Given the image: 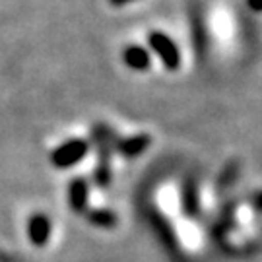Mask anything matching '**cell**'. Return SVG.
Segmentation results:
<instances>
[{"label":"cell","instance_id":"cell-1","mask_svg":"<svg viewBox=\"0 0 262 262\" xmlns=\"http://www.w3.org/2000/svg\"><path fill=\"white\" fill-rule=\"evenodd\" d=\"M94 138L97 142V169H95V185L97 187H109L111 183V148H115V134L109 126H95Z\"/></svg>","mask_w":262,"mask_h":262},{"label":"cell","instance_id":"cell-2","mask_svg":"<svg viewBox=\"0 0 262 262\" xmlns=\"http://www.w3.org/2000/svg\"><path fill=\"white\" fill-rule=\"evenodd\" d=\"M88 150H90V146H88L85 140H80V138L68 140V142H64L60 148H56V150L51 154V163L58 169L72 167L78 161L84 159Z\"/></svg>","mask_w":262,"mask_h":262},{"label":"cell","instance_id":"cell-3","mask_svg":"<svg viewBox=\"0 0 262 262\" xmlns=\"http://www.w3.org/2000/svg\"><path fill=\"white\" fill-rule=\"evenodd\" d=\"M148 43H150L151 51L159 56V60L163 62V66L167 70H177L179 64H181V53H179L177 45L165 33L154 31L148 35Z\"/></svg>","mask_w":262,"mask_h":262},{"label":"cell","instance_id":"cell-4","mask_svg":"<svg viewBox=\"0 0 262 262\" xmlns=\"http://www.w3.org/2000/svg\"><path fill=\"white\" fill-rule=\"evenodd\" d=\"M29 241L35 247H45L51 235V220L45 214H35L29 217L28 224Z\"/></svg>","mask_w":262,"mask_h":262},{"label":"cell","instance_id":"cell-5","mask_svg":"<svg viewBox=\"0 0 262 262\" xmlns=\"http://www.w3.org/2000/svg\"><path fill=\"white\" fill-rule=\"evenodd\" d=\"M151 138L148 134H136L132 138H124V140L115 142V148L121 151L124 158H136L148 150Z\"/></svg>","mask_w":262,"mask_h":262},{"label":"cell","instance_id":"cell-6","mask_svg":"<svg viewBox=\"0 0 262 262\" xmlns=\"http://www.w3.org/2000/svg\"><path fill=\"white\" fill-rule=\"evenodd\" d=\"M68 204L78 214L85 212V208H88V183L84 179H74L70 183V187H68Z\"/></svg>","mask_w":262,"mask_h":262},{"label":"cell","instance_id":"cell-7","mask_svg":"<svg viewBox=\"0 0 262 262\" xmlns=\"http://www.w3.org/2000/svg\"><path fill=\"white\" fill-rule=\"evenodd\" d=\"M124 62L128 68L132 70H138V72H144L150 68V53L144 47H138V45H132V47H126L124 51Z\"/></svg>","mask_w":262,"mask_h":262},{"label":"cell","instance_id":"cell-8","mask_svg":"<svg viewBox=\"0 0 262 262\" xmlns=\"http://www.w3.org/2000/svg\"><path fill=\"white\" fill-rule=\"evenodd\" d=\"M183 208H185V214L190 215V217H196L200 214V210H198V190L192 181H187V185H185Z\"/></svg>","mask_w":262,"mask_h":262},{"label":"cell","instance_id":"cell-9","mask_svg":"<svg viewBox=\"0 0 262 262\" xmlns=\"http://www.w3.org/2000/svg\"><path fill=\"white\" fill-rule=\"evenodd\" d=\"M85 215H88L90 224L101 227V229H113L117 225V215L113 214L111 210H90Z\"/></svg>","mask_w":262,"mask_h":262},{"label":"cell","instance_id":"cell-10","mask_svg":"<svg viewBox=\"0 0 262 262\" xmlns=\"http://www.w3.org/2000/svg\"><path fill=\"white\" fill-rule=\"evenodd\" d=\"M237 173H239V165H237V163L227 165V167H225V171L222 173L220 181H217V187H220V188L231 187V185L235 183V179H237Z\"/></svg>","mask_w":262,"mask_h":262},{"label":"cell","instance_id":"cell-11","mask_svg":"<svg viewBox=\"0 0 262 262\" xmlns=\"http://www.w3.org/2000/svg\"><path fill=\"white\" fill-rule=\"evenodd\" d=\"M253 206L258 210V212H262V190L260 192H256L253 196Z\"/></svg>","mask_w":262,"mask_h":262},{"label":"cell","instance_id":"cell-12","mask_svg":"<svg viewBox=\"0 0 262 262\" xmlns=\"http://www.w3.org/2000/svg\"><path fill=\"white\" fill-rule=\"evenodd\" d=\"M249 6H251L254 12H262V0H249Z\"/></svg>","mask_w":262,"mask_h":262},{"label":"cell","instance_id":"cell-13","mask_svg":"<svg viewBox=\"0 0 262 262\" xmlns=\"http://www.w3.org/2000/svg\"><path fill=\"white\" fill-rule=\"evenodd\" d=\"M126 2H132V0H111V4H115V6H122Z\"/></svg>","mask_w":262,"mask_h":262}]
</instances>
